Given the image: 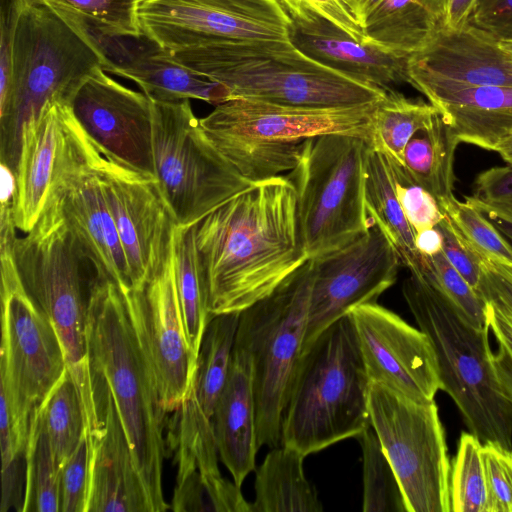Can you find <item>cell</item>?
<instances>
[{"label":"cell","instance_id":"cell-59","mask_svg":"<svg viewBox=\"0 0 512 512\" xmlns=\"http://www.w3.org/2000/svg\"><path fill=\"white\" fill-rule=\"evenodd\" d=\"M500 46L510 55H512V40H498Z\"/></svg>","mask_w":512,"mask_h":512},{"label":"cell","instance_id":"cell-51","mask_svg":"<svg viewBox=\"0 0 512 512\" xmlns=\"http://www.w3.org/2000/svg\"><path fill=\"white\" fill-rule=\"evenodd\" d=\"M477 0H440L443 25L449 29H460L468 24Z\"/></svg>","mask_w":512,"mask_h":512},{"label":"cell","instance_id":"cell-21","mask_svg":"<svg viewBox=\"0 0 512 512\" xmlns=\"http://www.w3.org/2000/svg\"><path fill=\"white\" fill-rule=\"evenodd\" d=\"M52 9L90 39L103 58L105 72L135 81L151 100L198 99L216 106L232 98L224 84L178 63L170 51L143 33H116L72 12Z\"/></svg>","mask_w":512,"mask_h":512},{"label":"cell","instance_id":"cell-58","mask_svg":"<svg viewBox=\"0 0 512 512\" xmlns=\"http://www.w3.org/2000/svg\"><path fill=\"white\" fill-rule=\"evenodd\" d=\"M487 261L496 271L512 280V265Z\"/></svg>","mask_w":512,"mask_h":512},{"label":"cell","instance_id":"cell-44","mask_svg":"<svg viewBox=\"0 0 512 512\" xmlns=\"http://www.w3.org/2000/svg\"><path fill=\"white\" fill-rule=\"evenodd\" d=\"M90 448L86 432L59 469V512H86Z\"/></svg>","mask_w":512,"mask_h":512},{"label":"cell","instance_id":"cell-22","mask_svg":"<svg viewBox=\"0 0 512 512\" xmlns=\"http://www.w3.org/2000/svg\"><path fill=\"white\" fill-rule=\"evenodd\" d=\"M93 382L101 425L87 437L86 512H151L112 395L100 381L93 378Z\"/></svg>","mask_w":512,"mask_h":512},{"label":"cell","instance_id":"cell-42","mask_svg":"<svg viewBox=\"0 0 512 512\" xmlns=\"http://www.w3.org/2000/svg\"><path fill=\"white\" fill-rule=\"evenodd\" d=\"M389 161L393 169L397 198L414 233L437 226L445 217L438 200L414 182L403 166Z\"/></svg>","mask_w":512,"mask_h":512},{"label":"cell","instance_id":"cell-45","mask_svg":"<svg viewBox=\"0 0 512 512\" xmlns=\"http://www.w3.org/2000/svg\"><path fill=\"white\" fill-rule=\"evenodd\" d=\"M437 226L443 234L442 252L446 259L480 296L483 260L467 244L446 215Z\"/></svg>","mask_w":512,"mask_h":512},{"label":"cell","instance_id":"cell-39","mask_svg":"<svg viewBox=\"0 0 512 512\" xmlns=\"http://www.w3.org/2000/svg\"><path fill=\"white\" fill-rule=\"evenodd\" d=\"M439 204L460 235L482 260L512 265V244L467 199L463 202L454 196Z\"/></svg>","mask_w":512,"mask_h":512},{"label":"cell","instance_id":"cell-50","mask_svg":"<svg viewBox=\"0 0 512 512\" xmlns=\"http://www.w3.org/2000/svg\"><path fill=\"white\" fill-rule=\"evenodd\" d=\"M485 312L489 330L512 357V314L490 300L485 301Z\"/></svg>","mask_w":512,"mask_h":512},{"label":"cell","instance_id":"cell-9","mask_svg":"<svg viewBox=\"0 0 512 512\" xmlns=\"http://www.w3.org/2000/svg\"><path fill=\"white\" fill-rule=\"evenodd\" d=\"M16 237L15 228L0 229V392L8 404L16 447L25 455L30 430L67 365L56 330L20 279L13 255Z\"/></svg>","mask_w":512,"mask_h":512},{"label":"cell","instance_id":"cell-27","mask_svg":"<svg viewBox=\"0 0 512 512\" xmlns=\"http://www.w3.org/2000/svg\"><path fill=\"white\" fill-rule=\"evenodd\" d=\"M63 103L51 102L22 127L15 170L16 228L29 232L47 203L63 135Z\"/></svg>","mask_w":512,"mask_h":512},{"label":"cell","instance_id":"cell-48","mask_svg":"<svg viewBox=\"0 0 512 512\" xmlns=\"http://www.w3.org/2000/svg\"><path fill=\"white\" fill-rule=\"evenodd\" d=\"M473 198L481 202L512 204V166L492 167L475 179Z\"/></svg>","mask_w":512,"mask_h":512},{"label":"cell","instance_id":"cell-26","mask_svg":"<svg viewBox=\"0 0 512 512\" xmlns=\"http://www.w3.org/2000/svg\"><path fill=\"white\" fill-rule=\"evenodd\" d=\"M213 426L220 459L241 487L255 470L259 446L251 358L235 343L229 373L215 406Z\"/></svg>","mask_w":512,"mask_h":512},{"label":"cell","instance_id":"cell-34","mask_svg":"<svg viewBox=\"0 0 512 512\" xmlns=\"http://www.w3.org/2000/svg\"><path fill=\"white\" fill-rule=\"evenodd\" d=\"M438 113L430 102L407 98L393 89L389 90L375 106L369 145L403 166L407 143L417 131L431 125Z\"/></svg>","mask_w":512,"mask_h":512},{"label":"cell","instance_id":"cell-43","mask_svg":"<svg viewBox=\"0 0 512 512\" xmlns=\"http://www.w3.org/2000/svg\"><path fill=\"white\" fill-rule=\"evenodd\" d=\"M488 512H512V449L482 443Z\"/></svg>","mask_w":512,"mask_h":512},{"label":"cell","instance_id":"cell-47","mask_svg":"<svg viewBox=\"0 0 512 512\" xmlns=\"http://www.w3.org/2000/svg\"><path fill=\"white\" fill-rule=\"evenodd\" d=\"M468 24L497 40H512V0H477Z\"/></svg>","mask_w":512,"mask_h":512},{"label":"cell","instance_id":"cell-25","mask_svg":"<svg viewBox=\"0 0 512 512\" xmlns=\"http://www.w3.org/2000/svg\"><path fill=\"white\" fill-rule=\"evenodd\" d=\"M407 68L476 85L512 88V55L490 34L467 24L439 26L429 43L407 58Z\"/></svg>","mask_w":512,"mask_h":512},{"label":"cell","instance_id":"cell-7","mask_svg":"<svg viewBox=\"0 0 512 512\" xmlns=\"http://www.w3.org/2000/svg\"><path fill=\"white\" fill-rule=\"evenodd\" d=\"M377 102L316 109L232 98L199 121L214 147L244 178L257 183L292 171L311 138L347 134L369 143Z\"/></svg>","mask_w":512,"mask_h":512},{"label":"cell","instance_id":"cell-55","mask_svg":"<svg viewBox=\"0 0 512 512\" xmlns=\"http://www.w3.org/2000/svg\"><path fill=\"white\" fill-rule=\"evenodd\" d=\"M352 14L364 26L367 16L382 0H343Z\"/></svg>","mask_w":512,"mask_h":512},{"label":"cell","instance_id":"cell-29","mask_svg":"<svg viewBox=\"0 0 512 512\" xmlns=\"http://www.w3.org/2000/svg\"><path fill=\"white\" fill-rule=\"evenodd\" d=\"M301 452L287 445L271 448L256 469L251 512H320L316 489L305 476Z\"/></svg>","mask_w":512,"mask_h":512},{"label":"cell","instance_id":"cell-23","mask_svg":"<svg viewBox=\"0 0 512 512\" xmlns=\"http://www.w3.org/2000/svg\"><path fill=\"white\" fill-rule=\"evenodd\" d=\"M407 83L421 92L460 143L494 151L512 129V88L476 85L406 67Z\"/></svg>","mask_w":512,"mask_h":512},{"label":"cell","instance_id":"cell-35","mask_svg":"<svg viewBox=\"0 0 512 512\" xmlns=\"http://www.w3.org/2000/svg\"><path fill=\"white\" fill-rule=\"evenodd\" d=\"M58 470L70 457L85 433L80 397L68 370L52 389L40 411Z\"/></svg>","mask_w":512,"mask_h":512},{"label":"cell","instance_id":"cell-15","mask_svg":"<svg viewBox=\"0 0 512 512\" xmlns=\"http://www.w3.org/2000/svg\"><path fill=\"white\" fill-rule=\"evenodd\" d=\"M141 32L172 52L243 40L290 41L277 0H141Z\"/></svg>","mask_w":512,"mask_h":512},{"label":"cell","instance_id":"cell-52","mask_svg":"<svg viewBox=\"0 0 512 512\" xmlns=\"http://www.w3.org/2000/svg\"><path fill=\"white\" fill-rule=\"evenodd\" d=\"M492 361L502 390L512 403V357L499 344L496 353H493Z\"/></svg>","mask_w":512,"mask_h":512},{"label":"cell","instance_id":"cell-5","mask_svg":"<svg viewBox=\"0 0 512 512\" xmlns=\"http://www.w3.org/2000/svg\"><path fill=\"white\" fill-rule=\"evenodd\" d=\"M370 381L349 314L302 352L281 424V444L304 456L371 426Z\"/></svg>","mask_w":512,"mask_h":512},{"label":"cell","instance_id":"cell-38","mask_svg":"<svg viewBox=\"0 0 512 512\" xmlns=\"http://www.w3.org/2000/svg\"><path fill=\"white\" fill-rule=\"evenodd\" d=\"M482 442L462 432L450 474L451 511L488 512Z\"/></svg>","mask_w":512,"mask_h":512},{"label":"cell","instance_id":"cell-16","mask_svg":"<svg viewBox=\"0 0 512 512\" xmlns=\"http://www.w3.org/2000/svg\"><path fill=\"white\" fill-rule=\"evenodd\" d=\"M402 265L383 231L372 224L347 245L313 259V282L302 352L332 323L378 297L397 280Z\"/></svg>","mask_w":512,"mask_h":512},{"label":"cell","instance_id":"cell-33","mask_svg":"<svg viewBox=\"0 0 512 512\" xmlns=\"http://www.w3.org/2000/svg\"><path fill=\"white\" fill-rule=\"evenodd\" d=\"M172 251L186 338L190 350L197 358L203 334L212 316L198 261L193 225L175 226Z\"/></svg>","mask_w":512,"mask_h":512},{"label":"cell","instance_id":"cell-17","mask_svg":"<svg viewBox=\"0 0 512 512\" xmlns=\"http://www.w3.org/2000/svg\"><path fill=\"white\" fill-rule=\"evenodd\" d=\"M93 163L114 220L133 288H141L164 265L175 220L155 178L105 157L94 145Z\"/></svg>","mask_w":512,"mask_h":512},{"label":"cell","instance_id":"cell-6","mask_svg":"<svg viewBox=\"0 0 512 512\" xmlns=\"http://www.w3.org/2000/svg\"><path fill=\"white\" fill-rule=\"evenodd\" d=\"M402 294L434 348L441 390L452 398L469 432L482 443L512 449V403L493 365L488 325L474 327L416 272L409 271Z\"/></svg>","mask_w":512,"mask_h":512},{"label":"cell","instance_id":"cell-31","mask_svg":"<svg viewBox=\"0 0 512 512\" xmlns=\"http://www.w3.org/2000/svg\"><path fill=\"white\" fill-rule=\"evenodd\" d=\"M459 143L449 124L438 113L432 124L417 131L405 147L404 170L439 203L454 197V160Z\"/></svg>","mask_w":512,"mask_h":512},{"label":"cell","instance_id":"cell-3","mask_svg":"<svg viewBox=\"0 0 512 512\" xmlns=\"http://www.w3.org/2000/svg\"><path fill=\"white\" fill-rule=\"evenodd\" d=\"M170 53L183 66L224 84L232 98L328 109L375 103L387 93L314 61L290 41H227Z\"/></svg>","mask_w":512,"mask_h":512},{"label":"cell","instance_id":"cell-20","mask_svg":"<svg viewBox=\"0 0 512 512\" xmlns=\"http://www.w3.org/2000/svg\"><path fill=\"white\" fill-rule=\"evenodd\" d=\"M370 383L419 402L441 390L438 363L428 336L377 302L348 312Z\"/></svg>","mask_w":512,"mask_h":512},{"label":"cell","instance_id":"cell-46","mask_svg":"<svg viewBox=\"0 0 512 512\" xmlns=\"http://www.w3.org/2000/svg\"><path fill=\"white\" fill-rule=\"evenodd\" d=\"M284 10L303 9L333 23L355 40L366 43L363 27L343 0H277Z\"/></svg>","mask_w":512,"mask_h":512},{"label":"cell","instance_id":"cell-36","mask_svg":"<svg viewBox=\"0 0 512 512\" xmlns=\"http://www.w3.org/2000/svg\"><path fill=\"white\" fill-rule=\"evenodd\" d=\"M24 512H59V470L39 418L30 430L25 454Z\"/></svg>","mask_w":512,"mask_h":512},{"label":"cell","instance_id":"cell-56","mask_svg":"<svg viewBox=\"0 0 512 512\" xmlns=\"http://www.w3.org/2000/svg\"><path fill=\"white\" fill-rule=\"evenodd\" d=\"M494 152L508 165L512 166V129L498 142Z\"/></svg>","mask_w":512,"mask_h":512},{"label":"cell","instance_id":"cell-14","mask_svg":"<svg viewBox=\"0 0 512 512\" xmlns=\"http://www.w3.org/2000/svg\"><path fill=\"white\" fill-rule=\"evenodd\" d=\"M62 113L63 135L49 196L58 203L95 273L129 289L127 259L93 163L94 144L67 104Z\"/></svg>","mask_w":512,"mask_h":512},{"label":"cell","instance_id":"cell-53","mask_svg":"<svg viewBox=\"0 0 512 512\" xmlns=\"http://www.w3.org/2000/svg\"><path fill=\"white\" fill-rule=\"evenodd\" d=\"M415 247L420 256L431 257L443 251V234L438 226L415 234Z\"/></svg>","mask_w":512,"mask_h":512},{"label":"cell","instance_id":"cell-13","mask_svg":"<svg viewBox=\"0 0 512 512\" xmlns=\"http://www.w3.org/2000/svg\"><path fill=\"white\" fill-rule=\"evenodd\" d=\"M371 427L389 460L406 512L451 511V467L434 401L419 402L370 383Z\"/></svg>","mask_w":512,"mask_h":512},{"label":"cell","instance_id":"cell-57","mask_svg":"<svg viewBox=\"0 0 512 512\" xmlns=\"http://www.w3.org/2000/svg\"><path fill=\"white\" fill-rule=\"evenodd\" d=\"M504 235V237L512 244V222L497 216H487Z\"/></svg>","mask_w":512,"mask_h":512},{"label":"cell","instance_id":"cell-24","mask_svg":"<svg viewBox=\"0 0 512 512\" xmlns=\"http://www.w3.org/2000/svg\"><path fill=\"white\" fill-rule=\"evenodd\" d=\"M289 39L314 61L385 91L407 83V58L377 45L362 43L326 19L303 9L285 10Z\"/></svg>","mask_w":512,"mask_h":512},{"label":"cell","instance_id":"cell-37","mask_svg":"<svg viewBox=\"0 0 512 512\" xmlns=\"http://www.w3.org/2000/svg\"><path fill=\"white\" fill-rule=\"evenodd\" d=\"M357 439L362 450V511H406L399 482L373 428H367Z\"/></svg>","mask_w":512,"mask_h":512},{"label":"cell","instance_id":"cell-41","mask_svg":"<svg viewBox=\"0 0 512 512\" xmlns=\"http://www.w3.org/2000/svg\"><path fill=\"white\" fill-rule=\"evenodd\" d=\"M50 7L87 18L120 34L138 35L141 28L138 8L141 0H37Z\"/></svg>","mask_w":512,"mask_h":512},{"label":"cell","instance_id":"cell-32","mask_svg":"<svg viewBox=\"0 0 512 512\" xmlns=\"http://www.w3.org/2000/svg\"><path fill=\"white\" fill-rule=\"evenodd\" d=\"M239 317L240 313L213 316L205 329L198 352L188 393L212 419L229 373Z\"/></svg>","mask_w":512,"mask_h":512},{"label":"cell","instance_id":"cell-40","mask_svg":"<svg viewBox=\"0 0 512 512\" xmlns=\"http://www.w3.org/2000/svg\"><path fill=\"white\" fill-rule=\"evenodd\" d=\"M409 271L422 276L474 327L487 326L485 302L450 264L443 252L431 257L420 256L418 266Z\"/></svg>","mask_w":512,"mask_h":512},{"label":"cell","instance_id":"cell-2","mask_svg":"<svg viewBox=\"0 0 512 512\" xmlns=\"http://www.w3.org/2000/svg\"><path fill=\"white\" fill-rule=\"evenodd\" d=\"M87 341L92 377L112 395L150 511H167L171 507L162 489L167 412L121 289L95 272L87 302Z\"/></svg>","mask_w":512,"mask_h":512},{"label":"cell","instance_id":"cell-19","mask_svg":"<svg viewBox=\"0 0 512 512\" xmlns=\"http://www.w3.org/2000/svg\"><path fill=\"white\" fill-rule=\"evenodd\" d=\"M66 104L105 157L156 179L152 100L145 93L121 85L97 68Z\"/></svg>","mask_w":512,"mask_h":512},{"label":"cell","instance_id":"cell-1","mask_svg":"<svg viewBox=\"0 0 512 512\" xmlns=\"http://www.w3.org/2000/svg\"><path fill=\"white\" fill-rule=\"evenodd\" d=\"M193 228L212 317L241 313L310 259L287 175L254 183Z\"/></svg>","mask_w":512,"mask_h":512},{"label":"cell","instance_id":"cell-18","mask_svg":"<svg viewBox=\"0 0 512 512\" xmlns=\"http://www.w3.org/2000/svg\"><path fill=\"white\" fill-rule=\"evenodd\" d=\"M127 312L145 351L164 410L185 399L197 358L189 348L175 280L172 244L162 268L141 288L122 290Z\"/></svg>","mask_w":512,"mask_h":512},{"label":"cell","instance_id":"cell-30","mask_svg":"<svg viewBox=\"0 0 512 512\" xmlns=\"http://www.w3.org/2000/svg\"><path fill=\"white\" fill-rule=\"evenodd\" d=\"M365 204L372 222L392 243L402 265L408 270L415 269L420 255L415 247V233L396 195L391 162L370 145L366 160Z\"/></svg>","mask_w":512,"mask_h":512},{"label":"cell","instance_id":"cell-4","mask_svg":"<svg viewBox=\"0 0 512 512\" xmlns=\"http://www.w3.org/2000/svg\"><path fill=\"white\" fill-rule=\"evenodd\" d=\"M104 61L90 39L52 8L18 0L11 77L0 91V163L14 173L23 125L48 103H67Z\"/></svg>","mask_w":512,"mask_h":512},{"label":"cell","instance_id":"cell-10","mask_svg":"<svg viewBox=\"0 0 512 512\" xmlns=\"http://www.w3.org/2000/svg\"><path fill=\"white\" fill-rule=\"evenodd\" d=\"M368 149L369 143L358 136L320 135L306 142L287 174L310 259L347 245L373 224L365 204Z\"/></svg>","mask_w":512,"mask_h":512},{"label":"cell","instance_id":"cell-54","mask_svg":"<svg viewBox=\"0 0 512 512\" xmlns=\"http://www.w3.org/2000/svg\"><path fill=\"white\" fill-rule=\"evenodd\" d=\"M466 199L473 204L478 210H480L486 216H497L512 222V204L510 205H496L481 202L474 199L472 196L466 197Z\"/></svg>","mask_w":512,"mask_h":512},{"label":"cell","instance_id":"cell-49","mask_svg":"<svg viewBox=\"0 0 512 512\" xmlns=\"http://www.w3.org/2000/svg\"><path fill=\"white\" fill-rule=\"evenodd\" d=\"M480 297L490 300L512 314V280L496 271L487 261H482Z\"/></svg>","mask_w":512,"mask_h":512},{"label":"cell","instance_id":"cell-12","mask_svg":"<svg viewBox=\"0 0 512 512\" xmlns=\"http://www.w3.org/2000/svg\"><path fill=\"white\" fill-rule=\"evenodd\" d=\"M155 177L176 225L190 226L254 183L214 147L190 99L154 101Z\"/></svg>","mask_w":512,"mask_h":512},{"label":"cell","instance_id":"cell-28","mask_svg":"<svg viewBox=\"0 0 512 512\" xmlns=\"http://www.w3.org/2000/svg\"><path fill=\"white\" fill-rule=\"evenodd\" d=\"M443 23L440 0H382L367 16V42L400 56L423 49Z\"/></svg>","mask_w":512,"mask_h":512},{"label":"cell","instance_id":"cell-8","mask_svg":"<svg viewBox=\"0 0 512 512\" xmlns=\"http://www.w3.org/2000/svg\"><path fill=\"white\" fill-rule=\"evenodd\" d=\"M13 255L26 292L56 330L84 416L93 421L98 410L87 341L85 288L90 283L84 278L91 263L53 197L33 228L15 238Z\"/></svg>","mask_w":512,"mask_h":512},{"label":"cell","instance_id":"cell-11","mask_svg":"<svg viewBox=\"0 0 512 512\" xmlns=\"http://www.w3.org/2000/svg\"><path fill=\"white\" fill-rule=\"evenodd\" d=\"M313 259L240 313L235 345L251 358L259 448L281 445V424L302 355Z\"/></svg>","mask_w":512,"mask_h":512}]
</instances>
